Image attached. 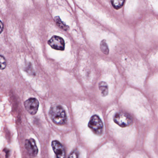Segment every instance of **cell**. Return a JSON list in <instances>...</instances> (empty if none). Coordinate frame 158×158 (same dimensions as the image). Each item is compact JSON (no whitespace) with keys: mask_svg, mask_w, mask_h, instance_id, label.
I'll list each match as a JSON object with an SVG mask.
<instances>
[{"mask_svg":"<svg viewBox=\"0 0 158 158\" xmlns=\"http://www.w3.org/2000/svg\"><path fill=\"white\" fill-rule=\"evenodd\" d=\"M49 45L56 50H64L65 42L64 39L58 36H53L48 41Z\"/></svg>","mask_w":158,"mask_h":158,"instance_id":"cell-5","label":"cell"},{"mask_svg":"<svg viewBox=\"0 0 158 158\" xmlns=\"http://www.w3.org/2000/svg\"><path fill=\"white\" fill-rule=\"evenodd\" d=\"M49 113L51 119L55 124L63 125L66 122V114L64 109L61 106L56 105L52 107Z\"/></svg>","mask_w":158,"mask_h":158,"instance_id":"cell-1","label":"cell"},{"mask_svg":"<svg viewBox=\"0 0 158 158\" xmlns=\"http://www.w3.org/2000/svg\"><path fill=\"white\" fill-rule=\"evenodd\" d=\"M25 147L28 154L31 156L35 157L38 155V147L34 139L30 138L26 140L25 141Z\"/></svg>","mask_w":158,"mask_h":158,"instance_id":"cell-6","label":"cell"},{"mask_svg":"<svg viewBox=\"0 0 158 158\" xmlns=\"http://www.w3.org/2000/svg\"><path fill=\"white\" fill-rule=\"evenodd\" d=\"M99 90L101 91L102 96H106L108 93V87L106 82H101L99 83L98 85Z\"/></svg>","mask_w":158,"mask_h":158,"instance_id":"cell-8","label":"cell"},{"mask_svg":"<svg viewBox=\"0 0 158 158\" xmlns=\"http://www.w3.org/2000/svg\"><path fill=\"white\" fill-rule=\"evenodd\" d=\"M55 20L56 22V25L62 29L64 30H67L69 29V27L67 26L64 22L62 21L59 16H56L55 18Z\"/></svg>","mask_w":158,"mask_h":158,"instance_id":"cell-9","label":"cell"},{"mask_svg":"<svg viewBox=\"0 0 158 158\" xmlns=\"http://www.w3.org/2000/svg\"><path fill=\"white\" fill-rule=\"evenodd\" d=\"M114 121L115 123L123 128L130 126L133 122L132 117L128 113L123 112L117 113L114 117Z\"/></svg>","mask_w":158,"mask_h":158,"instance_id":"cell-2","label":"cell"},{"mask_svg":"<svg viewBox=\"0 0 158 158\" xmlns=\"http://www.w3.org/2000/svg\"><path fill=\"white\" fill-rule=\"evenodd\" d=\"M24 105L29 114L31 115H35L39 109V101L36 98H30L25 101Z\"/></svg>","mask_w":158,"mask_h":158,"instance_id":"cell-4","label":"cell"},{"mask_svg":"<svg viewBox=\"0 0 158 158\" xmlns=\"http://www.w3.org/2000/svg\"><path fill=\"white\" fill-rule=\"evenodd\" d=\"M52 146L57 158H64L65 157V148L61 143L57 141H53Z\"/></svg>","mask_w":158,"mask_h":158,"instance_id":"cell-7","label":"cell"},{"mask_svg":"<svg viewBox=\"0 0 158 158\" xmlns=\"http://www.w3.org/2000/svg\"><path fill=\"white\" fill-rule=\"evenodd\" d=\"M69 157L70 158H77L78 157V155L77 154V152H74L73 153H72V154H71L70 155V156H69Z\"/></svg>","mask_w":158,"mask_h":158,"instance_id":"cell-13","label":"cell"},{"mask_svg":"<svg viewBox=\"0 0 158 158\" xmlns=\"http://www.w3.org/2000/svg\"><path fill=\"white\" fill-rule=\"evenodd\" d=\"M100 49L102 53L106 55H108L109 53L108 47L106 41L105 40H103L100 43Z\"/></svg>","mask_w":158,"mask_h":158,"instance_id":"cell-10","label":"cell"},{"mask_svg":"<svg viewBox=\"0 0 158 158\" xmlns=\"http://www.w3.org/2000/svg\"><path fill=\"white\" fill-rule=\"evenodd\" d=\"M3 29V25L2 21L0 20V33L2 32Z\"/></svg>","mask_w":158,"mask_h":158,"instance_id":"cell-14","label":"cell"},{"mask_svg":"<svg viewBox=\"0 0 158 158\" xmlns=\"http://www.w3.org/2000/svg\"><path fill=\"white\" fill-rule=\"evenodd\" d=\"M88 126L93 132L97 135H102L104 126L102 121L98 116L94 115L91 117L88 123Z\"/></svg>","mask_w":158,"mask_h":158,"instance_id":"cell-3","label":"cell"},{"mask_svg":"<svg viewBox=\"0 0 158 158\" xmlns=\"http://www.w3.org/2000/svg\"><path fill=\"white\" fill-rule=\"evenodd\" d=\"M125 0H111L112 6L116 9L120 8L123 6Z\"/></svg>","mask_w":158,"mask_h":158,"instance_id":"cell-11","label":"cell"},{"mask_svg":"<svg viewBox=\"0 0 158 158\" xmlns=\"http://www.w3.org/2000/svg\"><path fill=\"white\" fill-rule=\"evenodd\" d=\"M6 66V60L2 56L0 55V70H3Z\"/></svg>","mask_w":158,"mask_h":158,"instance_id":"cell-12","label":"cell"}]
</instances>
